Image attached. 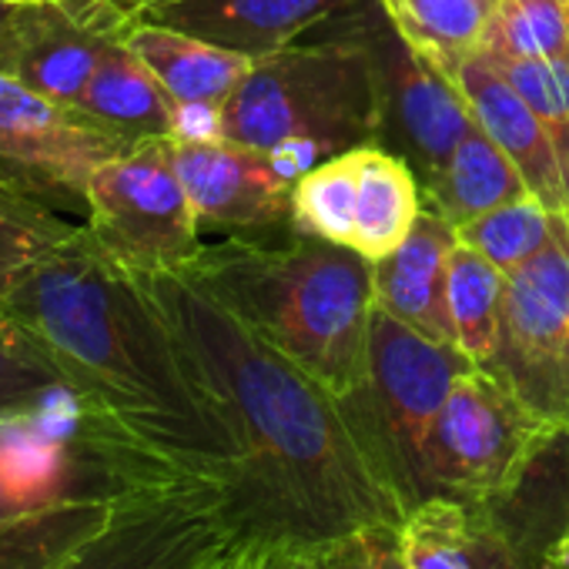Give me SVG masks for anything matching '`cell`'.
<instances>
[{
	"mask_svg": "<svg viewBox=\"0 0 569 569\" xmlns=\"http://www.w3.org/2000/svg\"><path fill=\"white\" fill-rule=\"evenodd\" d=\"M376 61L382 84V128L389 121L396 124L409 148V161L422 171L426 184L446 168L476 118L452 81L426 54L406 44L399 31L389 48L376 44Z\"/></svg>",
	"mask_w": 569,
	"mask_h": 569,
	"instance_id": "cell-15",
	"label": "cell"
},
{
	"mask_svg": "<svg viewBox=\"0 0 569 569\" xmlns=\"http://www.w3.org/2000/svg\"><path fill=\"white\" fill-rule=\"evenodd\" d=\"M382 131V84L369 38L289 44L258 58L214 114L211 134L268 151L296 174L319 158L372 144Z\"/></svg>",
	"mask_w": 569,
	"mask_h": 569,
	"instance_id": "cell-4",
	"label": "cell"
},
{
	"mask_svg": "<svg viewBox=\"0 0 569 569\" xmlns=\"http://www.w3.org/2000/svg\"><path fill=\"white\" fill-rule=\"evenodd\" d=\"M502 292H506V271H499L489 258L456 241L449 254L446 299H449L456 342L476 366H489L496 356L499 326H502Z\"/></svg>",
	"mask_w": 569,
	"mask_h": 569,
	"instance_id": "cell-25",
	"label": "cell"
},
{
	"mask_svg": "<svg viewBox=\"0 0 569 569\" xmlns=\"http://www.w3.org/2000/svg\"><path fill=\"white\" fill-rule=\"evenodd\" d=\"M316 569H409L399 526H366L316 549Z\"/></svg>",
	"mask_w": 569,
	"mask_h": 569,
	"instance_id": "cell-33",
	"label": "cell"
},
{
	"mask_svg": "<svg viewBox=\"0 0 569 569\" xmlns=\"http://www.w3.org/2000/svg\"><path fill=\"white\" fill-rule=\"evenodd\" d=\"M462 94L476 124L509 154L519 168L529 194L542 201L549 211H569V184L559 164V154L532 114V108L519 98V91L479 54H442L429 58Z\"/></svg>",
	"mask_w": 569,
	"mask_h": 569,
	"instance_id": "cell-17",
	"label": "cell"
},
{
	"mask_svg": "<svg viewBox=\"0 0 569 569\" xmlns=\"http://www.w3.org/2000/svg\"><path fill=\"white\" fill-rule=\"evenodd\" d=\"M0 312L48 356L98 426L154 459L238 486V449L171 329L138 271L88 224L0 302Z\"/></svg>",
	"mask_w": 569,
	"mask_h": 569,
	"instance_id": "cell-2",
	"label": "cell"
},
{
	"mask_svg": "<svg viewBox=\"0 0 569 569\" xmlns=\"http://www.w3.org/2000/svg\"><path fill=\"white\" fill-rule=\"evenodd\" d=\"M486 61L532 108V114L539 118L559 154L569 184V61H512V58H486Z\"/></svg>",
	"mask_w": 569,
	"mask_h": 569,
	"instance_id": "cell-32",
	"label": "cell"
},
{
	"mask_svg": "<svg viewBox=\"0 0 569 569\" xmlns=\"http://www.w3.org/2000/svg\"><path fill=\"white\" fill-rule=\"evenodd\" d=\"M18 4H21V0H0V24L8 21V14H11V11H14Z\"/></svg>",
	"mask_w": 569,
	"mask_h": 569,
	"instance_id": "cell-36",
	"label": "cell"
},
{
	"mask_svg": "<svg viewBox=\"0 0 569 569\" xmlns=\"http://www.w3.org/2000/svg\"><path fill=\"white\" fill-rule=\"evenodd\" d=\"M452 248L456 224H449L432 208H422L409 238L382 261H372V284L376 306L439 342L459 346L446 299Z\"/></svg>",
	"mask_w": 569,
	"mask_h": 569,
	"instance_id": "cell-18",
	"label": "cell"
},
{
	"mask_svg": "<svg viewBox=\"0 0 569 569\" xmlns=\"http://www.w3.org/2000/svg\"><path fill=\"white\" fill-rule=\"evenodd\" d=\"M128 148L134 144L78 108L41 98L0 71V191L88 218L91 174Z\"/></svg>",
	"mask_w": 569,
	"mask_h": 569,
	"instance_id": "cell-11",
	"label": "cell"
},
{
	"mask_svg": "<svg viewBox=\"0 0 569 569\" xmlns=\"http://www.w3.org/2000/svg\"><path fill=\"white\" fill-rule=\"evenodd\" d=\"M181 271L211 284L332 396L366 389L376 284L372 261L356 248L309 231L284 248L228 241L201 248Z\"/></svg>",
	"mask_w": 569,
	"mask_h": 569,
	"instance_id": "cell-3",
	"label": "cell"
},
{
	"mask_svg": "<svg viewBox=\"0 0 569 569\" xmlns=\"http://www.w3.org/2000/svg\"><path fill=\"white\" fill-rule=\"evenodd\" d=\"M91 234L134 271H181L198 258V214L178 178L171 138L104 161L88 184Z\"/></svg>",
	"mask_w": 569,
	"mask_h": 569,
	"instance_id": "cell-9",
	"label": "cell"
},
{
	"mask_svg": "<svg viewBox=\"0 0 569 569\" xmlns=\"http://www.w3.org/2000/svg\"><path fill=\"white\" fill-rule=\"evenodd\" d=\"M124 44L164 84V91L181 108L184 121L188 114H198L208 118L211 128L221 104L234 94V88L244 81V74L254 64L244 54L224 51L184 31L148 24V21H131V28L124 31Z\"/></svg>",
	"mask_w": 569,
	"mask_h": 569,
	"instance_id": "cell-19",
	"label": "cell"
},
{
	"mask_svg": "<svg viewBox=\"0 0 569 569\" xmlns=\"http://www.w3.org/2000/svg\"><path fill=\"white\" fill-rule=\"evenodd\" d=\"M549 234H552V211L532 194L456 224V241L479 251L506 274L522 268L549 241Z\"/></svg>",
	"mask_w": 569,
	"mask_h": 569,
	"instance_id": "cell-30",
	"label": "cell"
},
{
	"mask_svg": "<svg viewBox=\"0 0 569 569\" xmlns=\"http://www.w3.org/2000/svg\"><path fill=\"white\" fill-rule=\"evenodd\" d=\"M476 362L452 342H439L382 306L369 326V382L362 389L386 466L416 506L422 496V452L429 429L446 406L459 376Z\"/></svg>",
	"mask_w": 569,
	"mask_h": 569,
	"instance_id": "cell-7",
	"label": "cell"
},
{
	"mask_svg": "<svg viewBox=\"0 0 569 569\" xmlns=\"http://www.w3.org/2000/svg\"><path fill=\"white\" fill-rule=\"evenodd\" d=\"M419 214H422V184L412 164H406V158L379 144L359 148L352 248L369 261H382L409 238Z\"/></svg>",
	"mask_w": 569,
	"mask_h": 569,
	"instance_id": "cell-21",
	"label": "cell"
},
{
	"mask_svg": "<svg viewBox=\"0 0 569 569\" xmlns=\"http://www.w3.org/2000/svg\"><path fill=\"white\" fill-rule=\"evenodd\" d=\"M164 472H191L98 426L78 396L0 416V522L74 499L118 496Z\"/></svg>",
	"mask_w": 569,
	"mask_h": 569,
	"instance_id": "cell-5",
	"label": "cell"
},
{
	"mask_svg": "<svg viewBox=\"0 0 569 569\" xmlns=\"http://www.w3.org/2000/svg\"><path fill=\"white\" fill-rule=\"evenodd\" d=\"M422 191L429 208L442 214L449 224H462L476 214H486L499 204L529 194L519 168L479 124L469 128V134L459 141L446 168L432 174L422 184Z\"/></svg>",
	"mask_w": 569,
	"mask_h": 569,
	"instance_id": "cell-22",
	"label": "cell"
},
{
	"mask_svg": "<svg viewBox=\"0 0 569 569\" xmlns=\"http://www.w3.org/2000/svg\"><path fill=\"white\" fill-rule=\"evenodd\" d=\"M131 14L118 0H21L0 24V71L41 98L74 108Z\"/></svg>",
	"mask_w": 569,
	"mask_h": 569,
	"instance_id": "cell-12",
	"label": "cell"
},
{
	"mask_svg": "<svg viewBox=\"0 0 569 569\" xmlns=\"http://www.w3.org/2000/svg\"><path fill=\"white\" fill-rule=\"evenodd\" d=\"M138 278L238 449V489L261 539L319 549L366 526L402 522L409 502L362 392L332 396L191 271Z\"/></svg>",
	"mask_w": 569,
	"mask_h": 569,
	"instance_id": "cell-1",
	"label": "cell"
},
{
	"mask_svg": "<svg viewBox=\"0 0 569 569\" xmlns=\"http://www.w3.org/2000/svg\"><path fill=\"white\" fill-rule=\"evenodd\" d=\"M178 178L201 228H268L292 218L296 171L281 158L218 134L171 138Z\"/></svg>",
	"mask_w": 569,
	"mask_h": 569,
	"instance_id": "cell-14",
	"label": "cell"
},
{
	"mask_svg": "<svg viewBox=\"0 0 569 569\" xmlns=\"http://www.w3.org/2000/svg\"><path fill=\"white\" fill-rule=\"evenodd\" d=\"M499 0H382L392 31L426 58L472 54Z\"/></svg>",
	"mask_w": 569,
	"mask_h": 569,
	"instance_id": "cell-26",
	"label": "cell"
},
{
	"mask_svg": "<svg viewBox=\"0 0 569 569\" xmlns=\"http://www.w3.org/2000/svg\"><path fill=\"white\" fill-rule=\"evenodd\" d=\"M479 54L512 61H569V0H499Z\"/></svg>",
	"mask_w": 569,
	"mask_h": 569,
	"instance_id": "cell-29",
	"label": "cell"
},
{
	"mask_svg": "<svg viewBox=\"0 0 569 569\" xmlns=\"http://www.w3.org/2000/svg\"><path fill=\"white\" fill-rule=\"evenodd\" d=\"M251 536L231 479L164 472L131 486L114 519L58 569H204Z\"/></svg>",
	"mask_w": 569,
	"mask_h": 569,
	"instance_id": "cell-6",
	"label": "cell"
},
{
	"mask_svg": "<svg viewBox=\"0 0 569 569\" xmlns=\"http://www.w3.org/2000/svg\"><path fill=\"white\" fill-rule=\"evenodd\" d=\"M399 546L409 569H492L469 502L429 496L399 522Z\"/></svg>",
	"mask_w": 569,
	"mask_h": 569,
	"instance_id": "cell-24",
	"label": "cell"
},
{
	"mask_svg": "<svg viewBox=\"0 0 569 569\" xmlns=\"http://www.w3.org/2000/svg\"><path fill=\"white\" fill-rule=\"evenodd\" d=\"M359 194V148L326 158L292 184V218L302 231L352 248Z\"/></svg>",
	"mask_w": 569,
	"mask_h": 569,
	"instance_id": "cell-28",
	"label": "cell"
},
{
	"mask_svg": "<svg viewBox=\"0 0 569 569\" xmlns=\"http://www.w3.org/2000/svg\"><path fill=\"white\" fill-rule=\"evenodd\" d=\"M238 569H316V549L284 542V539H261L254 536L238 559Z\"/></svg>",
	"mask_w": 569,
	"mask_h": 569,
	"instance_id": "cell-34",
	"label": "cell"
},
{
	"mask_svg": "<svg viewBox=\"0 0 569 569\" xmlns=\"http://www.w3.org/2000/svg\"><path fill=\"white\" fill-rule=\"evenodd\" d=\"M356 4L362 0H144L128 14L258 61Z\"/></svg>",
	"mask_w": 569,
	"mask_h": 569,
	"instance_id": "cell-16",
	"label": "cell"
},
{
	"mask_svg": "<svg viewBox=\"0 0 569 569\" xmlns=\"http://www.w3.org/2000/svg\"><path fill=\"white\" fill-rule=\"evenodd\" d=\"M74 396L48 356L0 312V416L48 409Z\"/></svg>",
	"mask_w": 569,
	"mask_h": 569,
	"instance_id": "cell-31",
	"label": "cell"
},
{
	"mask_svg": "<svg viewBox=\"0 0 569 569\" xmlns=\"http://www.w3.org/2000/svg\"><path fill=\"white\" fill-rule=\"evenodd\" d=\"M118 4H121L124 11H131V8H138V4H144V0H118Z\"/></svg>",
	"mask_w": 569,
	"mask_h": 569,
	"instance_id": "cell-37",
	"label": "cell"
},
{
	"mask_svg": "<svg viewBox=\"0 0 569 569\" xmlns=\"http://www.w3.org/2000/svg\"><path fill=\"white\" fill-rule=\"evenodd\" d=\"M251 539H254V536H251ZM251 539H244V542H238L234 549H228L224 556H218V559H214V562H208L204 569H238V559H241V549H244V546H248Z\"/></svg>",
	"mask_w": 569,
	"mask_h": 569,
	"instance_id": "cell-35",
	"label": "cell"
},
{
	"mask_svg": "<svg viewBox=\"0 0 569 569\" xmlns=\"http://www.w3.org/2000/svg\"><path fill=\"white\" fill-rule=\"evenodd\" d=\"M469 506L492 569H569V422L552 426L496 496Z\"/></svg>",
	"mask_w": 569,
	"mask_h": 569,
	"instance_id": "cell-13",
	"label": "cell"
},
{
	"mask_svg": "<svg viewBox=\"0 0 569 569\" xmlns=\"http://www.w3.org/2000/svg\"><path fill=\"white\" fill-rule=\"evenodd\" d=\"M482 369L546 422H569V211H552L549 241L506 274L499 346Z\"/></svg>",
	"mask_w": 569,
	"mask_h": 569,
	"instance_id": "cell-10",
	"label": "cell"
},
{
	"mask_svg": "<svg viewBox=\"0 0 569 569\" xmlns=\"http://www.w3.org/2000/svg\"><path fill=\"white\" fill-rule=\"evenodd\" d=\"M74 108L128 144L184 134L181 108L124 38L104 51Z\"/></svg>",
	"mask_w": 569,
	"mask_h": 569,
	"instance_id": "cell-20",
	"label": "cell"
},
{
	"mask_svg": "<svg viewBox=\"0 0 569 569\" xmlns=\"http://www.w3.org/2000/svg\"><path fill=\"white\" fill-rule=\"evenodd\" d=\"M81 224L14 191H0V302L78 234Z\"/></svg>",
	"mask_w": 569,
	"mask_h": 569,
	"instance_id": "cell-27",
	"label": "cell"
},
{
	"mask_svg": "<svg viewBox=\"0 0 569 569\" xmlns=\"http://www.w3.org/2000/svg\"><path fill=\"white\" fill-rule=\"evenodd\" d=\"M552 429L499 376L476 366L452 386L422 452V499L486 502Z\"/></svg>",
	"mask_w": 569,
	"mask_h": 569,
	"instance_id": "cell-8",
	"label": "cell"
},
{
	"mask_svg": "<svg viewBox=\"0 0 569 569\" xmlns=\"http://www.w3.org/2000/svg\"><path fill=\"white\" fill-rule=\"evenodd\" d=\"M128 492V489H124ZM124 492L74 499L0 522V569H58L118 512Z\"/></svg>",
	"mask_w": 569,
	"mask_h": 569,
	"instance_id": "cell-23",
	"label": "cell"
}]
</instances>
